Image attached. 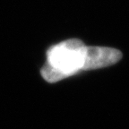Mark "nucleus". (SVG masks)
Wrapping results in <instances>:
<instances>
[{"label":"nucleus","instance_id":"nucleus-1","mask_svg":"<svg viewBox=\"0 0 129 129\" xmlns=\"http://www.w3.org/2000/svg\"><path fill=\"white\" fill-rule=\"evenodd\" d=\"M86 46L79 39L64 40L47 51V61L40 70L48 83H57L63 79L83 72Z\"/></svg>","mask_w":129,"mask_h":129},{"label":"nucleus","instance_id":"nucleus-2","mask_svg":"<svg viewBox=\"0 0 129 129\" xmlns=\"http://www.w3.org/2000/svg\"><path fill=\"white\" fill-rule=\"evenodd\" d=\"M122 58V53L116 48L87 47L83 71L95 70L115 64Z\"/></svg>","mask_w":129,"mask_h":129}]
</instances>
